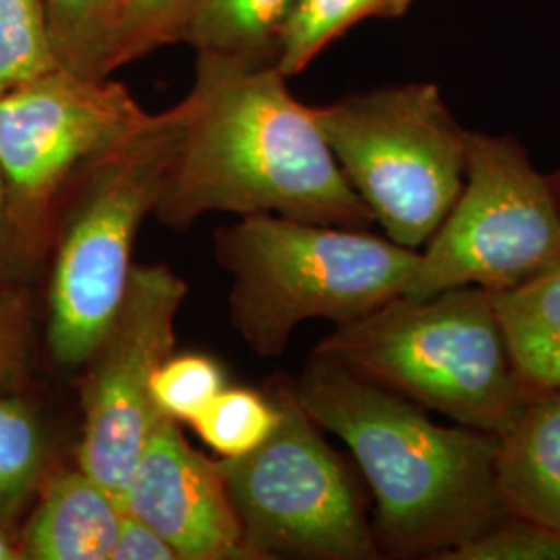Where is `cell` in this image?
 <instances>
[{"label":"cell","mask_w":560,"mask_h":560,"mask_svg":"<svg viewBox=\"0 0 560 560\" xmlns=\"http://www.w3.org/2000/svg\"><path fill=\"white\" fill-rule=\"evenodd\" d=\"M185 295V280L168 266H131L117 310L80 368L78 467L120 504L143 444L164 418L152 397V381L175 355V324Z\"/></svg>","instance_id":"obj_10"},{"label":"cell","mask_w":560,"mask_h":560,"mask_svg":"<svg viewBox=\"0 0 560 560\" xmlns=\"http://www.w3.org/2000/svg\"><path fill=\"white\" fill-rule=\"evenodd\" d=\"M560 261L555 183L511 136L469 131L465 185L420 252L400 295L425 300L455 287L502 291Z\"/></svg>","instance_id":"obj_8"},{"label":"cell","mask_w":560,"mask_h":560,"mask_svg":"<svg viewBox=\"0 0 560 560\" xmlns=\"http://www.w3.org/2000/svg\"><path fill=\"white\" fill-rule=\"evenodd\" d=\"M418 0H295L280 38L275 67L298 75L322 50L361 21L405 15Z\"/></svg>","instance_id":"obj_17"},{"label":"cell","mask_w":560,"mask_h":560,"mask_svg":"<svg viewBox=\"0 0 560 560\" xmlns=\"http://www.w3.org/2000/svg\"><path fill=\"white\" fill-rule=\"evenodd\" d=\"M145 115L125 85L55 69L0 92V177L21 268L55 243L65 185Z\"/></svg>","instance_id":"obj_9"},{"label":"cell","mask_w":560,"mask_h":560,"mask_svg":"<svg viewBox=\"0 0 560 560\" xmlns=\"http://www.w3.org/2000/svg\"><path fill=\"white\" fill-rule=\"evenodd\" d=\"M198 102L191 88L173 108L145 113L65 185L55 214L46 337L62 370H80L117 310L141 222L161 200Z\"/></svg>","instance_id":"obj_3"},{"label":"cell","mask_w":560,"mask_h":560,"mask_svg":"<svg viewBox=\"0 0 560 560\" xmlns=\"http://www.w3.org/2000/svg\"><path fill=\"white\" fill-rule=\"evenodd\" d=\"M552 183H555V191H557V196H559L560 201V173L557 177H552Z\"/></svg>","instance_id":"obj_28"},{"label":"cell","mask_w":560,"mask_h":560,"mask_svg":"<svg viewBox=\"0 0 560 560\" xmlns=\"http://www.w3.org/2000/svg\"><path fill=\"white\" fill-rule=\"evenodd\" d=\"M499 439V483L509 513L560 529V390L532 395Z\"/></svg>","instance_id":"obj_13"},{"label":"cell","mask_w":560,"mask_h":560,"mask_svg":"<svg viewBox=\"0 0 560 560\" xmlns=\"http://www.w3.org/2000/svg\"><path fill=\"white\" fill-rule=\"evenodd\" d=\"M30 312L18 289L0 282V393L18 388L27 376Z\"/></svg>","instance_id":"obj_23"},{"label":"cell","mask_w":560,"mask_h":560,"mask_svg":"<svg viewBox=\"0 0 560 560\" xmlns=\"http://www.w3.org/2000/svg\"><path fill=\"white\" fill-rule=\"evenodd\" d=\"M316 353L439 411L499 434L532 397L521 382L481 287H455L425 300L399 295L358 320L337 324Z\"/></svg>","instance_id":"obj_5"},{"label":"cell","mask_w":560,"mask_h":560,"mask_svg":"<svg viewBox=\"0 0 560 560\" xmlns=\"http://www.w3.org/2000/svg\"><path fill=\"white\" fill-rule=\"evenodd\" d=\"M125 509L81 467L50 474L18 544L25 560H110Z\"/></svg>","instance_id":"obj_12"},{"label":"cell","mask_w":560,"mask_h":560,"mask_svg":"<svg viewBox=\"0 0 560 560\" xmlns=\"http://www.w3.org/2000/svg\"><path fill=\"white\" fill-rule=\"evenodd\" d=\"M180 4H183V0H175V13H173V23H175V18H177V13H179ZM173 23H171V27H173ZM168 34H171V30H168Z\"/></svg>","instance_id":"obj_27"},{"label":"cell","mask_w":560,"mask_h":560,"mask_svg":"<svg viewBox=\"0 0 560 560\" xmlns=\"http://www.w3.org/2000/svg\"><path fill=\"white\" fill-rule=\"evenodd\" d=\"M441 560H560V529L509 513L480 536L442 555Z\"/></svg>","instance_id":"obj_21"},{"label":"cell","mask_w":560,"mask_h":560,"mask_svg":"<svg viewBox=\"0 0 560 560\" xmlns=\"http://www.w3.org/2000/svg\"><path fill=\"white\" fill-rule=\"evenodd\" d=\"M490 293L521 382L532 395L560 390V261L517 287Z\"/></svg>","instance_id":"obj_15"},{"label":"cell","mask_w":560,"mask_h":560,"mask_svg":"<svg viewBox=\"0 0 560 560\" xmlns=\"http://www.w3.org/2000/svg\"><path fill=\"white\" fill-rule=\"evenodd\" d=\"M110 560H179V557L148 523L125 513Z\"/></svg>","instance_id":"obj_24"},{"label":"cell","mask_w":560,"mask_h":560,"mask_svg":"<svg viewBox=\"0 0 560 560\" xmlns=\"http://www.w3.org/2000/svg\"><path fill=\"white\" fill-rule=\"evenodd\" d=\"M270 399L279 420L268 439L217 460L247 559H381L360 488L293 382H277Z\"/></svg>","instance_id":"obj_7"},{"label":"cell","mask_w":560,"mask_h":560,"mask_svg":"<svg viewBox=\"0 0 560 560\" xmlns=\"http://www.w3.org/2000/svg\"><path fill=\"white\" fill-rule=\"evenodd\" d=\"M48 439L38 413L21 397L0 395V527L38 499L48 474Z\"/></svg>","instance_id":"obj_16"},{"label":"cell","mask_w":560,"mask_h":560,"mask_svg":"<svg viewBox=\"0 0 560 560\" xmlns=\"http://www.w3.org/2000/svg\"><path fill=\"white\" fill-rule=\"evenodd\" d=\"M295 0H183L168 34L198 57L275 65Z\"/></svg>","instance_id":"obj_14"},{"label":"cell","mask_w":560,"mask_h":560,"mask_svg":"<svg viewBox=\"0 0 560 560\" xmlns=\"http://www.w3.org/2000/svg\"><path fill=\"white\" fill-rule=\"evenodd\" d=\"M0 560H21L18 536L4 527H0Z\"/></svg>","instance_id":"obj_26"},{"label":"cell","mask_w":560,"mask_h":560,"mask_svg":"<svg viewBox=\"0 0 560 560\" xmlns=\"http://www.w3.org/2000/svg\"><path fill=\"white\" fill-rule=\"evenodd\" d=\"M42 4L60 69L90 80H106L119 32V0H42Z\"/></svg>","instance_id":"obj_18"},{"label":"cell","mask_w":560,"mask_h":560,"mask_svg":"<svg viewBox=\"0 0 560 560\" xmlns=\"http://www.w3.org/2000/svg\"><path fill=\"white\" fill-rule=\"evenodd\" d=\"M224 388L221 368L203 355H171L152 381V397L164 416L196 420L201 409Z\"/></svg>","instance_id":"obj_22"},{"label":"cell","mask_w":560,"mask_h":560,"mask_svg":"<svg viewBox=\"0 0 560 560\" xmlns=\"http://www.w3.org/2000/svg\"><path fill=\"white\" fill-rule=\"evenodd\" d=\"M279 411L275 400L247 388H222L191 421L201 441L222 459L240 457L268 439Z\"/></svg>","instance_id":"obj_19"},{"label":"cell","mask_w":560,"mask_h":560,"mask_svg":"<svg viewBox=\"0 0 560 560\" xmlns=\"http://www.w3.org/2000/svg\"><path fill=\"white\" fill-rule=\"evenodd\" d=\"M198 108L171 168L156 221L187 231L201 214H275L368 231L374 217L342 175L312 106L275 65L200 57Z\"/></svg>","instance_id":"obj_1"},{"label":"cell","mask_w":560,"mask_h":560,"mask_svg":"<svg viewBox=\"0 0 560 560\" xmlns=\"http://www.w3.org/2000/svg\"><path fill=\"white\" fill-rule=\"evenodd\" d=\"M55 69L42 0H0V92Z\"/></svg>","instance_id":"obj_20"},{"label":"cell","mask_w":560,"mask_h":560,"mask_svg":"<svg viewBox=\"0 0 560 560\" xmlns=\"http://www.w3.org/2000/svg\"><path fill=\"white\" fill-rule=\"evenodd\" d=\"M293 388L358 460L376 501L381 555L441 560L509 515L499 434L436 423L418 402L316 351Z\"/></svg>","instance_id":"obj_2"},{"label":"cell","mask_w":560,"mask_h":560,"mask_svg":"<svg viewBox=\"0 0 560 560\" xmlns=\"http://www.w3.org/2000/svg\"><path fill=\"white\" fill-rule=\"evenodd\" d=\"M21 270L23 268H21L18 254H15L11 224H9V214H7L4 187H2V177H0V280H7Z\"/></svg>","instance_id":"obj_25"},{"label":"cell","mask_w":560,"mask_h":560,"mask_svg":"<svg viewBox=\"0 0 560 560\" xmlns=\"http://www.w3.org/2000/svg\"><path fill=\"white\" fill-rule=\"evenodd\" d=\"M342 175L386 237L418 249L465 185L469 131L434 83H405L312 106Z\"/></svg>","instance_id":"obj_6"},{"label":"cell","mask_w":560,"mask_h":560,"mask_svg":"<svg viewBox=\"0 0 560 560\" xmlns=\"http://www.w3.org/2000/svg\"><path fill=\"white\" fill-rule=\"evenodd\" d=\"M217 258L233 279L241 339L279 358L303 322L345 324L399 298L420 252L368 231L254 214L217 231Z\"/></svg>","instance_id":"obj_4"},{"label":"cell","mask_w":560,"mask_h":560,"mask_svg":"<svg viewBox=\"0 0 560 560\" xmlns=\"http://www.w3.org/2000/svg\"><path fill=\"white\" fill-rule=\"evenodd\" d=\"M122 509L161 534L179 560L247 559L217 460L191 448L168 416L141 448Z\"/></svg>","instance_id":"obj_11"}]
</instances>
